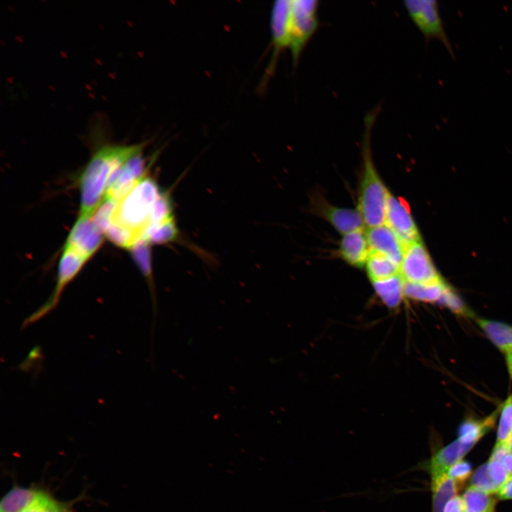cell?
<instances>
[{
    "mask_svg": "<svg viewBox=\"0 0 512 512\" xmlns=\"http://www.w3.org/2000/svg\"><path fill=\"white\" fill-rule=\"evenodd\" d=\"M370 252L385 255L400 265L405 247L395 233L385 223L369 228L366 232Z\"/></svg>",
    "mask_w": 512,
    "mask_h": 512,
    "instance_id": "cell-13",
    "label": "cell"
},
{
    "mask_svg": "<svg viewBox=\"0 0 512 512\" xmlns=\"http://www.w3.org/2000/svg\"><path fill=\"white\" fill-rule=\"evenodd\" d=\"M409 16L427 41L437 40L452 58L454 53L436 0H406L403 2Z\"/></svg>",
    "mask_w": 512,
    "mask_h": 512,
    "instance_id": "cell-5",
    "label": "cell"
},
{
    "mask_svg": "<svg viewBox=\"0 0 512 512\" xmlns=\"http://www.w3.org/2000/svg\"><path fill=\"white\" fill-rule=\"evenodd\" d=\"M400 275L404 282L412 283L442 281L420 240L405 247L400 265Z\"/></svg>",
    "mask_w": 512,
    "mask_h": 512,
    "instance_id": "cell-7",
    "label": "cell"
},
{
    "mask_svg": "<svg viewBox=\"0 0 512 512\" xmlns=\"http://www.w3.org/2000/svg\"><path fill=\"white\" fill-rule=\"evenodd\" d=\"M508 444H509V445H510V447H511V452H512V435H511V437H510V439H508Z\"/></svg>",
    "mask_w": 512,
    "mask_h": 512,
    "instance_id": "cell-36",
    "label": "cell"
},
{
    "mask_svg": "<svg viewBox=\"0 0 512 512\" xmlns=\"http://www.w3.org/2000/svg\"><path fill=\"white\" fill-rule=\"evenodd\" d=\"M502 463L510 474V475L512 476V453L506 456L503 459Z\"/></svg>",
    "mask_w": 512,
    "mask_h": 512,
    "instance_id": "cell-34",
    "label": "cell"
},
{
    "mask_svg": "<svg viewBox=\"0 0 512 512\" xmlns=\"http://www.w3.org/2000/svg\"><path fill=\"white\" fill-rule=\"evenodd\" d=\"M379 110V107L374 108L368 112L364 118L363 171L358 210L368 228L385 224L387 201L390 193L375 169L371 154V132Z\"/></svg>",
    "mask_w": 512,
    "mask_h": 512,
    "instance_id": "cell-2",
    "label": "cell"
},
{
    "mask_svg": "<svg viewBox=\"0 0 512 512\" xmlns=\"http://www.w3.org/2000/svg\"><path fill=\"white\" fill-rule=\"evenodd\" d=\"M462 498L464 512H494L495 499L484 491L470 486Z\"/></svg>",
    "mask_w": 512,
    "mask_h": 512,
    "instance_id": "cell-24",
    "label": "cell"
},
{
    "mask_svg": "<svg viewBox=\"0 0 512 512\" xmlns=\"http://www.w3.org/2000/svg\"><path fill=\"white\" fill-rule=\"evenodd\" d=\"M85 495L82 494L70 501L60 500L48 490L25 512H75V506L84 499Z\"/></svg>",
    "mask_w": 512,
    "mask_h": 512,
    "instance_id": "cell-23",
    "label": "cell"
},
{
    "mask_svg": "<svg viewBox=\"0 0 512 512\" xmlns=\"http://www.w3.org/2000/svg\"><path fill=\"white\" fill-rule=\"evenodd\" d=\"M478 326L502 353L512 352V326L503 322L477 318Z\"/></svg>",
    "mask_w": 512,
    "mask_h": 512,
    "instance_id": "cell-18",
    "label": "cell"
},
{
    "mask_svg": "<svg viewBox=\"0 0 512 512\" xmlns=\"http://www.w3.org/2000/svg\"><path fill=\"white\" fill-rule=\"evenodd\" d=\"M511 453L512 452L508 442L502 443L496 442L489 460L502 462L503 459Z\"/></svg>",
    "mask_w": 512,
    "mask_h": 512,
    "instance_id": "cell-31",
    "label": "cell"
},
{
    "mask_svg": "<svg viewBox=\"0 0 512 512\" xmlns=\"http://www.w3.org/2000/svg\"><path fill=\"white\" fill-rule=\"evenodd\" d=\"M506 366L508 368V370L509 373V375L512 379V352L506 354Z\"/></svg>",
    "mask_w": 512,
    "mask_h": 512,
    "instance_id": "cell-35",
    "label": "cell"
},
{
    "mask_svg": "<svg viewBox=\"0 0 512 512\" xmlns=\"http://www.w3.org/2000/svg\"><path fill=\"white\" fill-rule=\"evenodd\" d=\"M489 494L497 493L499 487L491 479L488 463L481 465L476 470L471 479V486Z\"/></svg>",
    "mask_w": 512,
    "mask_h": 512,
    "instance_id": "cell-27",
    "label": "cell"
},
{
    "mask_svg": "<svg viewBox=\"0 0 512 512\" xmlns=\"http://www.w3.org/2000/svg\"><path fill=\"white\" fill-rule=\"evenodd\" d=\"M145 160L142 151L134 154L111 176L105 199L118 201L146 176Z\"/></svg>",
    "mask_w": 512,
    "mask_h": 512,
    "instance_id": "cell-8",
    "label": "cell"
},
{
    "mask_svg": "<svg viewBox=\"0 0 512 512\" xmlns=\"http://www.w3.org/2000/svg\"><path fill=\"white\" fill-rule=\"evenodd\" d=\"M318 9L316 0H291L289 49L294 65L318 28Z\"/></svg>",
    "mask_w": 512,
    "mask_h": 512,
    "instance_id": "cell-4",
    "label": "cell"
},
{
    "mask_svg": "<svg viewBox=\"0 0 512 512\" xmlns=\"http://www.w3.org/2000/svg\"><path fill=\"white\" fill-rule=\"evenodd\" d=\"M489 474L495 484L501 486L509 479L510 474L502 462L489 460L488 462Z\"/></svg>",
    "mask_w": 512,
    "mask_h": 512,
    "instance_id": "cell-30",
    "label": "cell"
},
{
    "mask_svg": "<svg viewBox=\"0 0 512 512\" xmlns=\"http://www.w3.org/2000/svg\"><path fill=\"white\" fill-rule=\"evenodd\" d=\"M177 234V228L172 216L153 225L149 228L145 239L149 242L162 244L175 240Z\"/></svg>",
    "mask_w": 512,
    "mask_h": 512,
    "instance_id": "cell-25",
    "label": "cell"
},
{
    "mask_svg": "<svg viewBox=\"0 0 512 512\" xmlns=\"http://www.w3.org/2000/svg\"><path fill=\"white\" fill-rule=\"evenodd\" d=\"M439 303L447 307L457 314L467 317L472 316V313L449 287H448Z\"/></svg>",
    "mask_w": 512,
    "mask_h": 512,
    "instance_id": "cell-28",
    "label": "cell"
},
{
    "mask_svg": "<svg viewBox=\"0 0 512 512\" xmlns=\"http://www.w3.org/2000/svg\"><path fill=\"white\" fill-rule=\"evenodd\" d=\"M432 474V512H444L447 503L455 498L457 486L447 472Z\"/></svg>",
    "mask_w": 512,
    "mask_h": 512,
    "instance_id": "cell-17",
    "label": "cell"
},
{
    "mask_svg": "<svg viewBox=\"0 0 512 512\" xmlns=\"http://www.w3.org/2000/svg\"><path fill=\"white\" fill-rule=\"evenodd\" d=\"M144 142L129 145L106 144L92 156L80 179L79 216H92L105 199L114 172L134 154L142 151Z\"/></svg>",
    "mask_w": 512,
    "mask_h": 512,
    "instance_id": "cell-1",
    "label": "cell"
},
{
    "mask_svg": "<svg viewBox=\"0 0 512 512\" xmlns=\"http://www.w3.org/2000/svg\"><path fill=\"white\" fill-rule=\"evenodd\" d=\"M385 223L395 233L405 248L420 240L417 228L407 206L390 193L387 201Z\"/></svg>",
    "mask_w": 512,
    "mask_h": 512,
    "instance_id": "cell-9",
    "label": "cell"
},
{
    "mask_svg": "<svg viewBox=\"0 0 512 512\" xmlns=\"http://www.w3.org/2000/svg\"><path fill=\"white\" fill-rule=\"evenodd\" d=\"M465 506L462 497L457 496L451 500L444 512H464Z\"/></svg>",
    "mask_w": 512,
    "mask_h": 512,
    "instance_id": "cell-32",
    "label": "cell"
},
{
    "mask_svg": "<svg viewBox=\"0 0 512 512\" xmlns=\"http://www.w3.org/2000/svg\"><path fill=\"white\" fill-rule=\"evenodd\" d=\"M474 444H467L457 439L439 450L430 463V472H447L451 466L462 460Z\"/></svg>",
    "mask_w": 512,
    "mask_h": 512,
    "instance_id": "cell-16",
    "label": "cell"
},
{
    "mask_svg": "<svg viewBox=\"0 0 512 512\" xmlns=\"http://www.w3.org/2000/svg\"><path fill=\"white\" fill-rule=\"evenodd\" d=\"M48 490L36 484H14L2 497L0 512H25Z\"/></svg>",
    "mask_w": 512,
    "mask_h": 512,
    "instance_id": "cell-14",
    "label": "cell"
},
{
    "mask_svg": "<svg viewBox=\"0 0 512 512\" xmlns=\"http://www.w3.org/2000/svg\"><path fill=\"white\" fill-rule=\"evenodd\" d=\"M512 435V395L504 402L497 431L498 443L506 442Z\"/></svg>",
    "mask_w": 512,
    "mask_h": 512,
    "instance_id": "cell-26",
    "label": "cell"
},
{
    "mask_svg": "<svg viewBox=\"0 0 512 512\" xmlns=\"http://www.w3.org/2000/svg\"><path fill=\"white\" fill-rule=\"evenodd\" d=\"M313 209L343 234L363 229L365 223L358 210L334 206L319 197L314 198Z\"/></svg>",
    "mask_w": 512,
    "mask_h": 512,
    "instance_id": "cell-12",
    "label": "cell"
},
{
    "mask_svg": "<svg viewBox=\"0 0 512 512\" xmlns=\"http://www.w3.org/2000/svg\"><path fill=\"white\" fill-rule=\"evenodd\" d=\"M366 271L372 282L390 278L400 274V265L384 255L370 252Z\"/></svg>",
    "mask_w": 512,
    "mask_h": 512,
    "instance_id": "cell-21",
    "label": "cell"
},
{
    "mask_svg": "<svg viewBox=\"0 0 512 512\" xmlns=\"http://www.w3.org/2000/svg\"><path fill=\"white\" fill-rule=\"evenodd\" d=\"M497 412L481 420H467L459 428V439L467 444H475L494 426Z\"/></svg>",
    "mask_w": 512,
    "mask_h": 512,
    "instance_id": "cell-22",
    "label": "cell"
},
{
    "mask_svg": "<svg viewBox=\"0 0 512 512\" xmlns=\"http://www.w3.org/2000/svg\"><path fill=\"white\" fill-rule=\"evenodd\" d=\"M448 475L454 481L459 488L471 474V465L469 462L460 460L449 468Z\"/></svg>",
    "mask_w": 512,
    "mask_h": 512,
    "instance_id": "cell-29",
    "label": "cell"
},
{
    "mask_svg": "<svg viewBox=\"0 0 512 512\" xmlns=\"http://www.w3.org/2000/svg\"><path fill=\"white\" fill-rule=\"evenodd\" d=\"M103 235L95 223L92 216H79L69 233L65 246L89 260L102 245Z\"/></svg>",
    "mask_w": 512,
    "mask_h": 512,
    "instance_id": "cell-10",
    "label": "cell"
},
{
    "mask_svg": "<svg viewBox=\"0 0 512 512\" xmlns=\"http://www.w3.org/2000/svg\"><path fill=\"white\" fill-rule=\"evenodd\" d=\"M372 282L376 294L385 306L393 309L400 305L404 296L403 280L400 274Z\"/></svg>",
    "mask_w": 512,
    "mask_h": 512,
    "instance_id": "cell-20",
    "label": "cell"
},
{
    "mask_svg": "<svg viewBox=\"0 0 512 512\" xmlns=\"http://www.w3.org/2000/svg\"><path fill=\"white\" fill-rule=\"evenodd\" d=\"M339 252L342 258L351 265L359 268L363 267L370 253L366 233L363 229L344 234Z\"/></svg>",
    "mask_w": 512,
    "mask_h": 512,
    "instance_id": "cell-15",
    "label": "cell"
},
{
    "mask_svg": "<svg viewBox=\"0 0 512 512\" xmlns=\"http://www.w3.org/2000/svg\"><path fill=\"white\" fill-rule=\"evenodd\" d=\"M497 496L500 499L512 498V476L501 486Z\"/></svg>",
    "mask_w": 512,
    "mask_h": 512,
    "instance_id": "cell-33",
    "label": "cell"
},
{
    "mask_svg": "<svg viewBox=\"0 0 512 512\" xmlns=\"http://www.w3.org/2000/svg\"><path fill=\"white\" fill-rule=\"evenodd\" d=\"M448 287L443 280L428 284L403 281L404 296L420 302H439Z\"/></svg>",
    "mask_w": 512,
    "mask_h": 512,
    "instance_id": "cell-19",
    "label": "cell"
},
{
    "mask_svg": "<svg viewBox=\"0 0 512 512\" xmlns=\"http://www.w3.org/2000/svg\"><path fill=\"white\" fill-rule=\"evenodd\" d=\"M291 0L274 2L270 16L272 55L270 65L273 67L277 56L290 46Z\"/></svg>",
    "mask_w": 512,
    "mask_h": 512,
    "instance_id": "cell-11",
    "label": "cell"
},
{
    "mask_svg": "<svg viewBox=\"0 0 512 512\" xmlns=\"http://www.w3.org/2000/svg\"><path fill=\"white\" fill-rule=\"evenodd\" d=\"M161 193L156 183L145 176L117 201L112 223L131 232L137 242L145 240L153 225L152 212Z\"/></svg>",
    "mask_w": 512,
    "mask_h": 512,
    "instance_id": "cell-3",
    "label": "cell"
},
{
    "mask_svg": "<svg viewBox=\"0 0 512 512\" xmlns=\"http://www.w3.org/2000/svg\"><path fill=\"white\" fill-rule=\"evenodd\" d=\"M87 259L71 248L64 246L60 257L55 287L45 303L26 317L21 324L25 329L43 319L58 304L65 287L75 277Z\"/></svg>",
    "mask_w": 512,
    "mask_h": 512,
    "instance_id": "cell-6",
    "label": "cell"
}]
</instances>
